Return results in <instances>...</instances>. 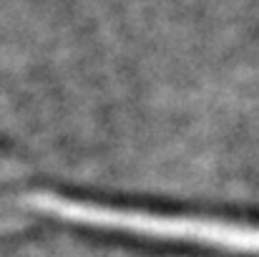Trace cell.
<instances>
[{"mask_svg": "<svg viewBox=\"0 0 259 257\" xmlns=\"http://www.w3.org/2000/svg\"><path fill=\"white\" fill-rule=\"evenodd\" d=\"M40 214L101 227L128 232L139 237H156L174 242H194L206 247H222L227 252L259 257V225L244 222H227V219H209V217H186V214H151L141 209H123V207H106L96 202H81L56 194H33L25 199Z\"/></svg>", "mask_w": 259, "mask_h": 257, "instance_id": "1", "label": "cell"}]
</instances>
